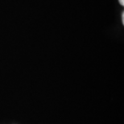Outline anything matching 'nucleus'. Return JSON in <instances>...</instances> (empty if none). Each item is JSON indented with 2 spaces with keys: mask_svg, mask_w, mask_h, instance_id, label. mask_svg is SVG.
<instances>
[{
  "mask_svg": "<svg viewBox=\"0 0 124 124\" xmlns=\"http://www.w3.org/2000/svg\"><path fill=\"white\" fill-rule=\"evenodd\" d=\"M122 22H123V23H124V12L122 13Z\"/></svg>",
  "mask_w": 124,
  "mask_h": 124,
  "instance_id": "obj_2",
  "label": "nucleus"
},
{
  "mask_svg": "<svg viewBox=\"0 0 124 124\" xmlns=\"http://www.w3.org/2000/svg\"><path fill=\"white\" fill-rule=\"evenodd\" d=\"M118 2H119V3L122 5V6L124 5V0H118Z\"/></svg>",
  "mask_w": 124,
  "mask_h": 124,
  "instance_id": "obj_1",
  "label": "nucleus"
}]
</instances>
